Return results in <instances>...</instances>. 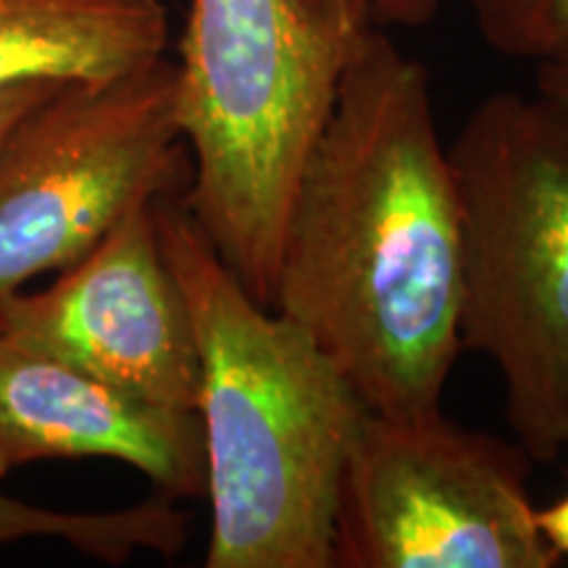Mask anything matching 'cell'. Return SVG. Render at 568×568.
I'll use <instances>...</instances> for the list:
<instances>
[{
    "label": "cell",
    "mask_w": 568,
    "mask_h": 568,
    "mask_svg": "<svg viewBox=\"0 0 568 568\" xmlns=\"http://www.w3.org/2000/svg\"><path fill=\"white\" fill-rule=\"evenodd\" d=\"M109 458L161 495L205 497L197 414L142 403L51 355L0 337V477L38 460Z\"/></svg>",
    "instance_id": "cell-8"
},
{
    "label": "cell",
    "mask_w": 568,
    "mask_h": 568,
    "mask_svg": "<svg viewBox=\"0 0 568 568\" xmlns=\"http://www.w3.org/2000/svg\"><path fill=\"white\" fill-rule=\"evenodd\" d=\"M190 176L174 61L63 82L0 145V311L34 276L77 264L138 203L184 195Z\"/></svg>",
    "instance_id": "cell-5"
},
{
    "label": "cell",
    "mask_w": 568,
    "mask_h": 568,
    "mask_svg": "<svg viewBox=\"0 0 568 568\" xmlns=\"http://www.w3.org/2000/svg\"><path fill=\"white\" fill-rule=\"evenodd\" d=\"M435 11L437 0H374L376 24L424 27Z\"/></svg>",
    "instance_id": "cell-13"
},
{
    "label": "cell",
    "mask_w": 568,
    "mask_h": 568,
    "mask_svg": "<svg viewBox=\"0 0 568 568\" xmlns=\"http://www.w3.org/2000/svg\"><path fill=\"white\" fill-rule=\"evenodd\" d=\"M187 535V514L161 493L138 506L105 514L40 508L0 493V545L21 539H59L88 558L122 566L140 550L172 558L184 548Z\"/></svg>",
    "instance_id": "cell-10"
},
{
    "label": "cell",
    "mask_w": 568,
    "mask_h": 568,
    "mask_svg": "<svg viewBox=\"0 0 568 568\" xmlns=\"http://www.w3.org/2000/svg\"><path fill=\"white\" fill-rule=\"evenodd\" d=\"M531 460L443 408L368 410L339 479L332 568H552L537 527Z\"/></svg>",
    "instance_id": "cell-6"
},
{
    "label": "cell",
    "mask_w": 568,
    "mask_h": 568,
    "mask_svg": "<svg viewBox=\"0 0 568 568\" xmlns=\"http://www.w3.org/2000/svg\"><path fill=\"white\" fill-rule=\"evenodd\" d=\"M481 40L518 61L568 55V0H466Z\"/></svg>",
    "instance_id": "cell-11"
},
{
    "label": "cell",
    "mask_w": 568,
    "mask_h": 568,
    "mask_svg": "<svg viewBox=\"0 0 568 568\" xmlns=\"http://www.w3.org/2000/svg\"><path fill=\"white\" fill-rule=\"evenodd\" d=\"M460 219V351L493 361L516 443L568 450V113L487 95L447 145Z\"/></svg>",
    "instance_id": "cell-4"
},
{
    "label": "cell",
    "mask_w": 568,
    "mask_h": 568,
    "mask_svg": "<svg viewBox=\"0 0 568 568\" xmlns=\"http://www.w3.org/2000/svg\"><path fill=\"white\" fill-rule=\"evenodd\" d=\"M166 45L161 0H0V84L111 80Z\"/></svg>",
    "instance_id": "cell-9"
},
{
    "label": "cell",
    "mask_w": 568,
    "mask_h": 568,
    "mask_svg": "<svg viewBox=\"0 0 568 568\" xmlns=\"http://www.w3.org/2000/svg\"><path fill=\"white\" fill-rule=\"evenodd\" d=\"M155 226L193 318L209 568H332L343 468L368 406L303 326L261 305L182 195Z\"/></svg>",
    "instance_id": "cell-2"
},
{
    "label": "cell",
    "mask_w": 568,
    "mask_h": 568,
    "mask_svg": "<svg viewBox=\"0 0 568 568\" xmlns=\"http://www.w3.org/2000/svg\"><path fill=\"white\" fill-rule=\"evenodd\" d=\"M374 0H190L176 119L193 176L182 203L261 305L297 180Z\"/></svg>",
    "instance_id": "cell-3"
},
{
    "label": "cell",
    "mask_w": 568,
    "mask_h": 568,
    "mask_svg": "<svg viewBox=\"0 0 568 568\" xmlns=\"http://www.w3.org/2000/svg\"><path fill=\"white\" fill-rule=\"evenodd\" d=\"M71 80H48V77H32V80H19L0 84V145L13 132L21 119L30 113L34 105L45 101L51 92ZM77 82V80H74Z\"/></svg>",
    "instance_id": "cell-12"
},
{
    "label": "cell",
    "mask_w": 568,
    "mask_h": 568,
    "mask_svg": "<svg viewBox=\"0 0 568 568\" xmlns=\"http://www.w3.org/2000/svg\"><path fill=\"white\" fill-rule=\"evenodd\" d=\"M539 95L556 103L560 111L568 113V55L537 63V90Z\"/></svg>",
    "instance_id": "cell-15"
},
{
    "label": "cell",
    "mask_w": 568,
    "mask_h": 568,
    "mask_svg": "<svg viewBox=\"0 0 568 568\" xmlns=\"http://www.w3.org/2000/svg\"><path fill=\"white\" fill-rule=\"evenodd\" d=\"M537 527L560 558H568V489L550 506L537 508Z\"/></svg>",
    "instance_id": "cell-14"
},
{
    "label": "cell",
    "mask_w": 568,
    "mask_h": 568,
    "mask_svg": "<svg viewBox=\"0 0 568 568\" xmlns=\"http://www.w3.org/2000/svg\"><path fill=\"white\" fill-rule=\"evenodd\" d=\"M0 337L151 406L197 408L193 318L163 255L155 201L126 211L51 287L13 295L0 311Z\"/></svg>",
    "instance_id": "cell-7"
},
{
    "label": "cell",
    "mask_w": 568,
    "mask_h": 568,
    "mask_svg": "<svg viewBox=\"0 0 568 568\" xmlns=\"http://www.w3.org/2000/svg\"><path fill=\"white\" fill-rule=\"evenodd\" d=\"M272 308L368 410L443 408L460 353V219L429 71L374 24L297 180Z\"/></svg>",
    "instance_id": "cell-1"
}]
</instances>
